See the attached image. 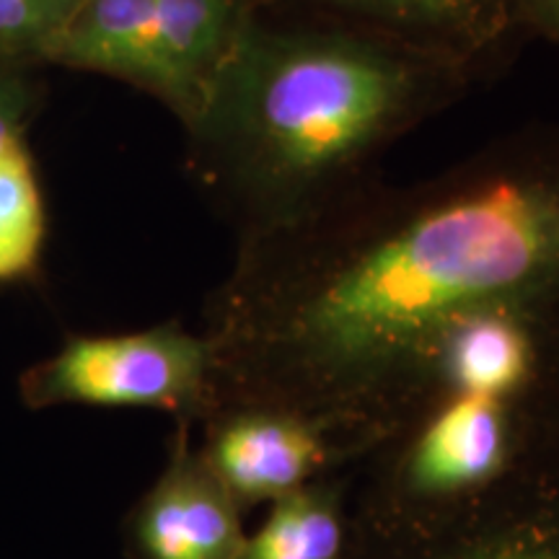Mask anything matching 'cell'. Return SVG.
<instances>
[{
	"mask_svg": "<svg viewBox=\"0 0 559 559\" xmlns=\"http://www.w3.org/2000/svg\"><path fill=\"white\" fill-rule=\"evenodd\" d=\"M254 9L257 0H156L145 88L192 122Z\"/></svg>",
	"mask_w": 559,
	"mask_h": 559,
	"instance_id": "8",
	"label": "cell"
},
{
	"mask_svg": "<svg viewBox=\"0 0 559 559\" xmlns=\"http://www.w3.org/2000/svg\"><path fill=\"white\" fill-rule=\"evenodd\" d=\"M521 34H534L559 47V0H513Z\"/></svg>",
	"mask_w": 559,
	"mask_h": 559,
	"instance_id": "13",
	"label": "cell"
},
{
	"mask_svg": "<svg viewBox=\"0 0 559 559\" xmlns=\"http://www.w3.org/2000/svg\"><path fill=\"white\" fill-rule=\"evenodd\" d=\"M81 0H0V41L45 45L79 9Z\"/></svg>",
	"mask_w": 559,
	"mask_h": 559,
	"instance_id": "12",
	"label": "cell"
},
{
	"mask_svg": "<svg viewBox=\"0 0 559 559\" xmlns=\"http://www.w3.org/2000/svg\"><path fill=\"white\" fill-rule=\"evenodd\" d=\"M485 79L334 13L260 3L190 122L239 241L309 221L376 179L396 140Z\"/></svg>",
	"mask_w": 559,
	"mask_h": 559,
	"instance_id": "2",
	"label": "cell"
},
{
	"mask_svg": "<svg viewBox=\"0 0 559 559\" xmlns=\"http://www.w3.org/2000/svg\"><path fill=\"white\" fill-rule=\"evenodd\" d=\"M358 21L412 45L459 58L489 75L523 34L513 0H260Z\"/></svg>",
	"mask_w": 559,
	"mask_h": 559,
	"instance_id": "7",
	"label": "cell"
},
{
	"mask_svg": "<svg viewBox=\"0 0 559 559\" xmlns=\"http://www.w3.org/2000/svg\"><path fill=\"white\" fill-rule=\"evenodd\" d=\"M177 423L169 461L128 515L130 559H239L247 544V510L215 477Z\"/></svg>",
	"mask_w": 559,
	"mask_h": 559,
	"instance_id": "6",
	"label": "cell"
},
{
	"mask_svg": "<svg viewBox=\"0 0 559 559\" xmlns=\"http://www.w3.org/2000/svg\"><path fill=\"white\" fill-rule=\"evenodd\" d=\"M13 124H16V109H13V102L5 96V91L0 88V156L13 145H19Z\"/></svg>",
	"mask_w": 559,
	"mask_h": 559,
	"instance_id": "14",
	"label": "cell"
},
{
	"mask_svg": "<svg viewBox=\"0 0 559 559\" xmlns=\"http://www.w3.org/2000/svg\"><path fill=\"white\" fill-rule=\"evenodd\" d=\"M45 221L29 160L21 145L0 156V280L19 277L37 262Z\"/></svg>",
	"mask_w": 559,
	"mask_h": 559,
	"instance_id": "11",
	"label": "cell"
},
{
	"mask_svg": "<svg viewBox=\"0 0 559 559\" xmlns=\"http://www.w3.org/2000/svg\"><path fill=\"white\" fill-rule=\"evenodd\" d=\"M502 300H559V122L430 179L376 177L309 221L239 241L205 332L213 412L296 409L355 469L389 438L417 355Z\"/></svg>",
	"mask_w": 559,
	"mask_h": 559,
	"instance_id": "1",
	"label": "cell"
},
{
	"mask_svg": "<svg viewBox=\"0 0 559 559\" xmlns=\"http://www.w3.org/2000/svg\"><path fill=\"white\" fill-rule=\"evenodd\" d=\"M345 559H559V432L440 519L347 531Z\"/></svg>",
	"mask_w": 559,
	"mask_h": 559,
	"instance_id": "4",
	"label": "cell"
},
{
	"mask_svg": "<svg viewBox=\"0 0 559 559\" xmlns=\"http://www.w3.org/2000/svg\"><path fill=\"white\" fill-rule=\"evenodd\" d=\"M353 472L342 469L270 502L239 559H345Z\"/></svg>",
	"mask_w": 559,
	"mask_h": 559,
	"instance_id": "9",
	"label": "cell"
},
{
	"mask_svg": "<svg viewBox=\"0 0 559 559\" xmlns=\"http://www.w3.org/2000/svg\"><path fill=\"white\" fill-rule=\"evenodd\" d=\"M200 456L247 513L349 469L319 423L272 404H236L207 415Z\"/></svg>",
	"mask_w": 559,
	"mask_h": 559,
	"instance_id": "5",
	"label": "cell"
},
{
	"mask_svg": "<svg viewBox=\"0 0 559 559\" xmlns=\"http://www.w3.org/2000/svg\"><path fill=\"white\" fill-rule=\"evenodd\" d=\"M21 394L32 407H143L194 423L213 412L215 349L207 334L187 332L177 321L75 337L26 376Z\"/></svg>",
	"mask_w": 559,
	"mask_h": 559,
	"instance_id": "3",
	"label": "cell"
},
{
	"mask_svg": "<svg viewBox=\"0 0 559 559\" xmlns=\"http://www.w3.org/2000/svg\"><path fill=\"white\" fill-rule=\"evenodd\" d=\"M156 0H81L45 45L50 58L148 86Z\"/></svg>",
	"mask_w": 559,
	"mask_h": 559,
	"instance_id": "10",
	"label": "cell"
}]
</instances>
